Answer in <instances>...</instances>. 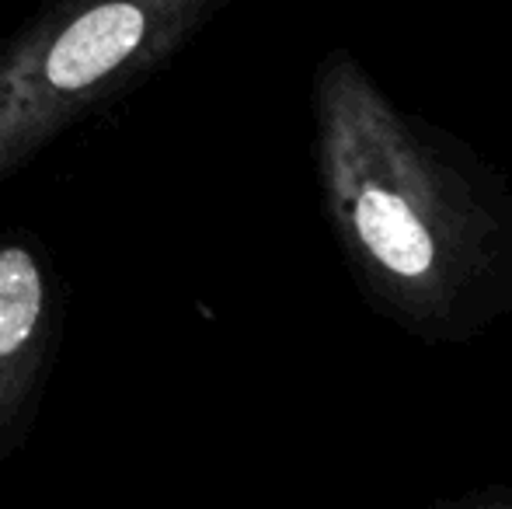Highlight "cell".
Returning <instances> with one entry per match:
<instances>
[{"label":"cell","mask_w":512,"mask_h":509,"mask_svg":"<svg viewBox=\"0 0 512 509\" xmlns=\"http://www.w3.org/2000/svg\"><path fill=\"white\" fill-rule=\"evenodd\" d=\"M321 206L359 283L408 325L450 318L485 272L492 220L345 49L314 74Z\"/></svg>","instance_id":"obj_1"},{"label":"cell","mask_w":512,"mask_h":509,"mask_svg":"<svg viewBox=\"0 0 512 509\" xmlns=\"http://www.w3.org/2000/svg\"><path fill=\"white\" fill-rule=\"evenodd\" d=\"M227 0H39L0 35V185L168 67Z\"/></svg>","instance_id":"obj_2"},{"label":"cell","mask_w":512,"mask_h":509,"mask_svg":"<svg viewBox=\"0 0 512 509\" xmlns=\"http://www.w3.org/2000/svg\"><path fill=\"white\" fill-rule=\"evenodd\" d=\"M67 328L60 258L32 227L0 231V464L32 443Z\"/></svg>","instance_id":"obj_3"}]
</instances>
